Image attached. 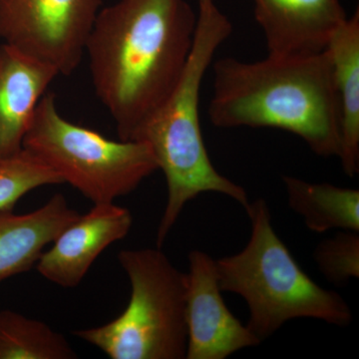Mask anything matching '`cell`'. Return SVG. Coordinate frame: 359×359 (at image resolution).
<instances>
[{"mask_svg":"<svg viewBox=\"0 0 359 359\" xmlns=\"http://www.w3.org/2000/svg\"><path fill=\"white\" fill-rule=\"evenodd\" d=\"M57 76L53 66L0 45V160L23 150L37 104Z\"/></svg>","mask_w":359,"mask_h":359,"instance_id":"cell-11","label":"cell"},{"mask_svg":"<svg viewBox=\"0 0 359 359\" xmlns=\"http://www.w3.org/2000/svg\"><path fill=\"white\" fill-rule=\"evenodd\" d=\"M269 54L309 55L327 48L347 18L339 0H255Z\"/></svg>","mask_w":359,"mask_h":359,"instance_id":"cell-10","label":"cell"},{"mask_svg":"<svg viewBox=\"0 0 359 359\" xmlns=\"http://www.w3.org/2000/svg\"><path fill=\"white\" fill-rule=\"evenodd\" d=\"M22 148L93 204L114 203L159 170L148 144L111 140L70 122L59 112L53 93L37 104Z\"/></svg>","mask_w":359,"mask_h":359,"instance_id":"cell-6","label":"cell"},{"mask_svg":"<svg viewBox=\"0 0 359 359\" xmlns=\"http://www.w3.org/2000/svg\"><path fill=\"white\" fill-rule=\"evenodd\" d=\"M290 209L313 233L330 230L359 231V191L328 183H311L283 176Z\"/></svg>","mask_w":359,"mask_h":359,"instance_id":"cell-14","label":"cell"},{"mask_svg":"<svg viewBox=\"0 0 359 359\" xmlns=\"http://www.w3.org/2000/svg\"><path fill=\"white\" fill-rule=\"evenodd\" d=\"M102 0H0V40L70 75L85 46Z\"/></svg>","mask_w":359,"mask_h":359,"instance_id":"cell-7","label":"cell"},{"mask_svg":"<svg viewBox=\"0 0 359 359\" xmlns=\"http://www.w3.org/2000/svg\"><path fill=\"white\" fill-rule=\"evenodd\" d=\"M198 16L186 0H119L100 9L85 46L96 95L129 141L166 100L192 50Z\"/></svg>","mask_w":359,"mask_h":359,"instance_id":"cell-1","label":"cell"},{"mask_svg":"<svg viewBox=\"0 0 359 359\" xmlns=\"http://www.w3.org/2000/svg\"><path fill=\"white\" fill-rule=\"evenodd\" d=\"M186 273L187 359H224L261 340L224 304L216 259L194 250Z\"/></svg>","mask_w":359,"mask_h":359,"instance_id":"cell-8","label":"cell"},{"mask_svg":"<svg viewBox=\"0 0 359 359\" xmlns=\"http://www.w3.org/2000/svg\"><path fill=\"white\" fill-rule=\"evenodd\" d=\"M313 259L323 276L335 287L359 278V231H339L316 245Z\"/></svg>","mask_w":359,"mask_h":359,"instance_id":"cell-17","label":"cell"},{"mask_svg":"<svg viewBox=\"0 0 359 359\" xmlns=\"http://www.w3.org/2000/svg\"><path fill=\"white\" fill-rule=\"evenodd\" d=\"M210 121L218 128H276L297 135L314 154L339 157V99L327 49L214 65Z\"/></svg>","mask_w":359,"mask_h":359,"instance_id":"cell-2","label":"cell"},{"mask_svg":"<svg viewBox=\"0 0 359 359\" xmlns=\"http://www.w3.org/2000/svg\"><path fill=\"white\" fill-rule=\"evenodd\" d=\"M339 108V159L344 173L359 169V11L347 18L327 45Z\"/></svg>","mask_w":359,"mask_h":359,"instance_id":"cell-13","label":"cell"},{"mask_svg":"<svg viewBox=\"0 0 359 359\" xmlns=\"http://www.w3.org/2000/svg\"><path fill=\"white\" fill-rule=\"evenodd\" d=\"M118 262L131 285L128 306L110 323L73 334L112 359L186 358V273L160 248L122 250Z\"/></svg>","mask_w":359,"mask_h":359,"instance_id":"cell-5","label":"cell"},{"mask_svg":"<svg viewBox=\"0 0 359 359\" xmlns=\"http://www.w3.org/2000/svg\"><path fill=\"white\" fill-rule=\"evenodd\" d=\"M245 210L249 242L238 254L216 259V268L222 292L241 295L247 302V325L252 334L263 341L294 318L351 325L353 311L346 299L314 282L278 237L268 203L257 199Z\"/></svg>","mask_w":359,"mask_h":359,"instance_id":"cell-4","label":"cell"},{"mask_svg":"<svg viewBox=\"0 0 359 359\" xmlns=\"http://www.w3.org/2000/svg\"><path fill=\"white\" fill-rule=\"evenodd\" d=\"M133 216L114 203L93 204L78 216L42 252L37 271L47 280L62 287H75L82 282L97 257L128 235Z\"/></svg>","mask_w":359,"mask_h":359,"instance_id":"cell-9","label":"cell"},{"mask_svg":"<svg viewBox=\"0 0 359 359\" xmlns=\"http://www.w3.org/2000/svg\"><path fill=\"white\" fill-rule=\"evenodd\" d=\"M231 23L216 6L199 9L192 50L178 83L166 100L135 132L133 141L148 144L166 178L168 199L157 231L162 247L190 201L203 193H219L247 208L242 186L212 165L200 124V92L219 45L230 36Z\"/></svg>","mask_w":359,"mask_h":359,"instance_id":"cell-3","label":"cell"},{"mask_svg":"<svg viewBox=\"0 0 359 359\" xmlns=\"http://www.w3.org/2000/svg\"><path fill=\"white\" fill-rule=\"evenodd\" d=\"M77 353L65 335L11 309L0 311V359H73Z\"/></svg>","mask_w":359,"mask_h":359,"instance_id":"cell-15","label":"cell"},{"mask_svg":"<svg viewBox=\"0 0 359 359\" xmlns=\"http://www.w3.org/2000/svg\"><path fill=\"white\" fill-rule=\"evenodd\" d=\"M78 216L62 194L27 214L0 212V283L36 266L45 247Z\"/></svg>","mask_w":359,"mask_h":359,"instance_id":"cell-12","label":"cell"},{"mask_svg":"<svg viewBox=\"0 0 359 359\" xmlns=\"http://www.w3.org/2000/svg\"><path fill=\"white\" fill-rule=\"evenodd\" d=\"M198 4H199V9L209 8L215 6L214 0H198Z\"/></svg>","mask_w":359,"mask_h":359,"instance_id":"cell-18","label":"cell"},{"mask_svg":"<svg viewBox=\"0 0 359 359\" xmlns=\"http://www.w3.org/2000/svg\"><path fill=\"white\" fill-rule=\"evenodd\" d=\"M62 183L58 174L25 150L0 160V212L13 211L16 203L35 189Z\"/></svg>","mask_w":359,"mask_h":359,"instance_id":"cell-16","label":"cell"}]
</instances>
